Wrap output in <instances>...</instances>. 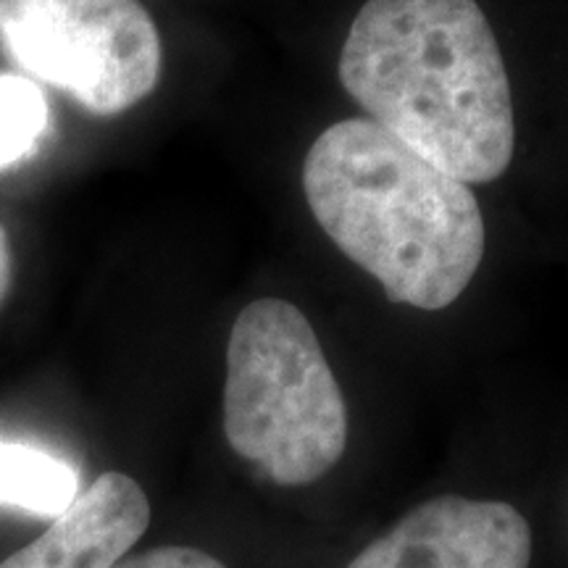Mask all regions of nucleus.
<instances>
[{
	"mask_svg": "<svg viewBox=\"0 0 568 568\" xmlns=\"http://www.w3.org/2000/svg\"><path fill=\"white\" fill-rule=\"evenodd\" d=\"M339 82L374 124L460 182H493L510 166V82L477 0H368L339 53Z\"/></svg>",
	"mask_w": 568,
	"mask_h": 568,
	"instance_id": "f257e3e1",
	"label": "nucleus"
},
{
	"mask_svg": "<svg viewBox=\"0 0 568 568\" xmlns=\"http://www.w3.org/2000/svg\"><path fill=\"white\" fill-rule=\"evenodd\" d=\"M303 193L318 226L389 303L443 311L485 258V216L468 184L372 119L318 134L303 161Z\"/></svg>",
	"mask_w": 568,
	"mask_h": 568,
	"instance_id": "f03ea898",
	"label": "nucleus"
},
{
	"mask_svg": "<svg viewBox=\"0 0 568 568\" xmlns=\"http://www.w3.org/2000/svg\"><path fill=\"white\" fill-rule=\"evenodd\" d=\"M224 435L280 487L311 485L343 458V389L297 305L261 297L240 311L226 345Z\"/></svg>",
	"mask_w": 568,
	"mask_h": 568,
	"instance_id": "7ed1b4c3",
	"label": "nucleus"
},
{
	"mask_svg": "<svg viewBox=\"0 0 568 568\" xmlns=\"http://www.w3.org/2000/svg\"><path fill=\"white\" fill-rule=\"evenodd\" d=\"M0 51L95 116L130 111L161 77V38L140 0H0Z\"/></svg>",
	"mask_w": 568,
	"mask_h": 568,
	"instance_id": "20e7f679",
	"label": "nucleus"
},
{
	"mask_svg": "<svg viewBox=\"0 0 568 568\" xmlns=\"http://www.w3.org/2000/svg\"><path fill=\"white\" fill-rule=\"evenodd\" d=\"M531 529L510 503L443 495L416 506L347 568H529Z\"/></svg>",
	"mask_w": 568,
	"mask_h": 568,
	"instance_id": "39448f33",
	"label": "nucleus"
},
{
	"mask_svg": "<svg viewBox=\"0 0 568 568\" xmlns=\"http://www.w3.org/2000/svg\"><path fill=\"white\" fill-rule=\"evenodd\" d=\"M151 524V503L132 477L109 471L77 495L34 542L0 568H111Z\"/></svg>",
	"mask_w": 568,
	"mask_h": 568,
	"instance_id": "423d86ee",
	"label": "nucleus"
},
{
	"mask_svg": "<svg viewBox=\"0 0 568 568\" xmlns=\"http://www.w3.org/2000/svg\"><path fill=\"white\" fill-rule=\"evenodd\" d=\"M80 495L74 466L34 445L0 439V506L61 516Z\"/></svg>",
	"mask_w": 568,
	"mask_h": 568,
	"instance_id": "0eeeda50",
	"label": "nucleus"
},
{
	"mask_svg": "<svg viewBox=\"0 0 568 568\" xmlns=\"http://www.w3.org/2000/svg\"><path fill=\"white\" fill-rule=\"evenodd\" d=\"M51 122L48 98L30 77L0 74V169L27 159Z\"/></svg>",
	"mask_w": 568,
	"mask_h": 568,
	"instance_id": "6e6552de",
	"label": "nucleus"
},
{
	"mask_svg": "<svg viewBox=\"0 0 568 568\" xmlns=\"http://www.w3.org/2000/svg\"><path fill=\"white\" fill-rule=\"evenodd\" d=\"M111 568H226L222 560L209 556L197 548H184V545H166V548H153L140 552V556L122 558Z\"/></svg>",
	"mask_w": 568,
	"mask_h": 568,
	"instance_id": "1a4fd4ad",
	"label": "nucleus"
},
{
	"mask_svg": "<svg viewBox=\"0 0 568 568\" xmlns=\"http://www.w3.org/2000/svg\"><path fill=\"white\" fill-rule=\"evenodd\" d=\"M11 280H13L11 243H9V234H6L3 226H0V305H3L6 295H9Z\"/></svg>",
	"mask_w": 568,
	"mask_h": 568,
	"instance_id": "9d476101",
	"label": "nucleus"
}]
</instances>
